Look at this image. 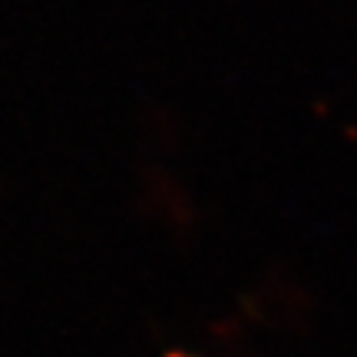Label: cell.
<instances>
[{"mask_svg": "<svg viewBox=\"0 0 357 357\" xmlns=\"http://www.w3.org/2000/svg\"><path fill=\"white\" fill-rule=\"evenodd\" d=\"M169 357H185V354H169Z\"/></svg>", "mask_w": 357, "mask_h": 357, "instance_id": "obj_1", "label": "cell"}]
</instances>
